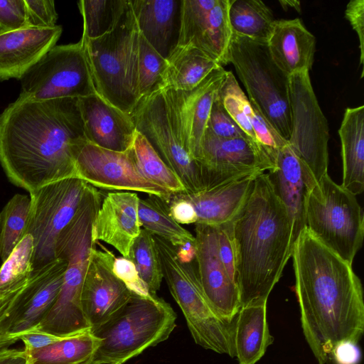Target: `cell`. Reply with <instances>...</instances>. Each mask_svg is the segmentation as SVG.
Returning a JSON list of instances; mask_svg holds the SVG:
<instances>
[{
	"label": "cell",
	"instance_id": "cell-31",
	"mask_svg": "<svg viewBox=\"0 0 364 364\" xmlns=\"http://www.w3.org/2000/svg\"><path fill=\"white\" fill-rule=\"evenodd\" d=\"M138 215L143 229L175 247L187 242H195V236L173 219L168 203L156 196L139 198Z\"/></svg>",
	"mask_w": 364,
	"mask_h": 364
},
{
	"label": "cell",
	"instance_id": "cell-25",
	"mask_svg": "<svg viewBox=\"0 0 364 364\" xmlns=\"http://www.w3.org/2000/svg\"><path fill=\"white\" fill-rule=\"evenodd\" d=\"M140 34L166 60L177 47L182 0H130Z\"/></svg>",
	"mask_w": 364,
	"mask_h": 364
},
{
	"label": "cell",
	"instance_id": "cell-16",
	"mask_svg": "<svg viewBox=\"0 0 364 364\" xmlns=\"http://www.w3.org/2000/svg\"><path fill=\"white\" fill-rule=\"evenodd\" d=\"M232 0H182L178 46H191L223 67L232 36L228 11Z\"/></svg>",
	"mask_w": 364,
	"mask_h": 364
},
{
	"label": "cell",
	"instance_id": "cell-26",
	"mask_svg": "<svg viewBox=\"0 0 364 364\" xmlns=\"http://www.w3.org/2000/svg\"><path fill=\"white\" fill-rule=\"evenodd\" d=\"M267 46L274 62L287 76L312 68L316 38L299 18L275 20Z\"/></svg>",
	"mask_w": 364,
	"mask_h": 364
},
{
	"label": "cell",
	"instance_id": "cell-28",
	"mask_svg": "<svg viewBox=\"0 0 364 364\" xmlns=\"http://www.w3.org/2000/svg\"><path fill=\"white\" fill-rule=\"evenodd\" d=\"M267 301L241 306L236 317L235 358L239 364H256L274 342L267 317Z\"/></svg>",
	"mask_w": 364,
	"mask_h": 364
},
{
	"label": "cell",
	"instance_id": "cell-1",
	"mask_svg": "<svg viewBox=\"0 0 364 364\" xmlns=\"http://www.w3.org/2000/svg\"><path fill=\"white\" fill-rule=\"evenodd\" d=\"M291 257L302 331L318 363L326 364L337 343H358L363 336L362 284L352 264L306 227L294 242Z\"/></svg>",
	"mask_w": 364,
	"mask_h": 364
},
{
	"label": "cell",
	"instance_id": "cell-37",
	"mask_svg": "<svg viewBox=\"0 0 364 364\" xmlns=\"http://www.w3.org/2000/svg\"><path fill=\"white\" fill-rule=\"evenodd\" d=\"M129 259L134 264L139 277L147 285L150 292L156 294L161 287L163 274L151 233L141 229L130 249Z\"/></svg>",
	"mask_w": 364,
	"mask_h": 364
},
{
	"label": "cell",
	"instance_id": "cell-45",
	"mask_svg": "<svg viewBox=\"0 0 364 364\" xmlns=\"http://www.w3.org/2000/svg\"><path fill=\"white\" fill-rule=\"evenodd\" d=\"M28 27L50 28L57 26L58 14L53 0H25Z\"/></svg>",
	"mask_w": 364,
	"mask_h": 364
},
{
	"label": "cell",
	"instance_id": "cell-44",
	"mask_svg": "<svg viewBox=\"0 0 364 364\" xmlns=\"http://www.w3.org/2000/svg\"><path fill=\"white\" fill-rule=\"evenodd\" d=\"M112 271L131 292L146 297L156 295L150 292L147 285L139 277L134 264L130 259L122 256L115 257Z\"/></svg>",
	"mask_w": 364,
	"mask_h": 364
},
{
	"label": "cell",
	"instance_id": "cell-49",
	"mask_svg": "<svg viewBox=\"0 0 364 364\" xmlns=\"http://www.w3.org/2000/svg\"><path fill=\"white\" fill-rule=\"evenodd\" d=\"M350 341H343L337 343L331 353V360L336 364H358L360 360V350Z\"/></svg>",
	"mask_w": 364,
	"mask_h": 364
},
{
	"label": "cell",
	"instance_id": "cell-7",
	"mask_svg": "<svg viewBox=\"0 0 364 364\" xmlns=\"http://www.w3.org/2000/svg\"><path fill=\"white\" fill-rule=\"evenodd\" d=\"M154 239L163 279L180 307L195 343L206 350L235 358L236 318L228 321L215 313L203 291L196 259L181 262L174 246L156 235Z\"/></svg>",
	"mask_w": 364,
	"mask_h": 364
},
{
	"label": "cell",
	"instance_id": "cell-42",
	"mask_svg": "<svg viewBox=\"0 0 364 364\" xmlns=\"http://www.w3.org/2000/svg\"><path fill=\"white\" fill-rule=\"evenodd\" d=\"M205 131L220 139L248 138L227 112L218 94L212 105Z\"/></svg>",
	"mask_w": 364,
	"mask_h": 364
},
{
	"label": "cell",
	"instance_id": "cell-32",
	"mask_svg": "<svg viewBox=\"0 0 364 364\" xmlns=\"http://www.w3.org/2000/svg\"><path fill=\"white\" fill-rule=\"evenodd\" d=\"M100 343L89 331L26 353L31 364H91Z\"/></svg>",
	"mask_w": 364,
	"mask_h": 364
},
{
	"label": "cell",
	"instance_id": "cell-3",
	"mask_svg": "<svg viewBox=\"0 0 364 364\" xmlns=\"http://www.w3.org/2000/svg\"><path fill=\"white\" fill-rule=\"evenodd\" d=\"M230 228L240 306L267 301L291 257L296 240L291 220L268 173L255 178Z\"/></svg>",
	"mask_w": 364,
	"mask_h": 364
},
{
	"label": "cell",
	"instance_id": "cell-46",
	"mask_svg": "<svg viewBox=\"0 0 364 364\" xmlns=\"http://www.w3.org/2000/svg\"><path fill=\"white\" fill-rule=\"evenodd\" d=\"M216 228L220 258L230 277L236 282V257L230 223Z\"/></svg>",
	"mask_w": 364,
	"mask_h": 364
},
{
	"label": "cell",
	"instance_id": "cell-29",
	"mask_svg": "<svg viewBox=\"0 0 364 364\" xmlns=\"http://www.w3.org/2000/svg\"><path fill=\"white\" fill-rule=\"evenodd\" d=\"M343 188L355 196L364 189V106L348 107L338 129Z\"/></svg>",
	"mask_w": 364,
	"mask_h": 364
},
{
	"label": "cell",
	"instance_id": "cell-41",
	"mask_svg": "<svg viewBox=\"0 0 364 364\" xmlns=\"http://www.w3.org/2000/svg\"><path fill=\"white\" fill-rule=\"evenodd\" d=\"M248 117L259 144L275 165L278 151L288 141L274 130L251 102L248 109Z\"/></svg>",
	"mask_w": 364,
	"mask_h": 364
},
{
	"label": "cell",
	"instance_id": "cell-14",
	"mask_svg": "<svg viewBox=\"0 0 364 364\" xmlns=\"http://www.w3.org/2000/svg\"><path fill=\"white\" fill-rule=\"evenodd\" d=\"M73 155L77 178L95 188L141 192L167 203L173 195L141 175L130 149L124 152L111 151L85 139L75 145Z\"/></svg>",
	"mask_w": 364,
	"mask_h": 364
},
{
	"label": "cell",
	"instance_id": "cell-43",
	"mask_svg": "<svg viewBox=\"0 0 364 364\" xmlns=\"http://www.w3.org/2000/svg\"><path fill=\"white\" fill-rule=\"evenodd\" d=\"M28 28L25 0H0V32Z\"/></svg>",
	"mask_w": 364,
	"mask_h": 364
},
{
	"label": "cell",
	"instance_id": "cell-47",
	"mask_svg": "<svg viewBox=\"0 0 364 364\" xmlns=\"http://www.w3.org/2000/svg\"><path fill=\"white\" fill-rule=\"evenodd\" d=\"M345 17L359 40L360 65L364 62V0H351L346 5Z\"/></svg>",
	"mask_w": 364,
	"mask_h": 364
},
{
	"label": "cell",
	"instance_id": "cell-52",
	"mask_svg": "<svg viewBox=\"0 0 364 364\" xmlns=\"http://www.w3.org/2000/svg\"><path fill=\"white\" fill-rule=\"evenodd\" d=\"M283 9H287V7H291L296 9L298 12L301 11V4L299 1H279Z\"/></svg>",
	"mask_w": 364,
	"mask_h": 364
},
{
	"label": "cell",
	"instance_id": "cell-6",
	"mask_svg": "<svg viewBox=\"0 0 364 364\" xmlns=\"http://www.w3.org/2000/svg\"><path fill=\"white\" fill-rule=\"evenodd\" d=\"M176 314L156 295L132 293L128 302L107 323L92 332L100 340L91 364H123L168 338Z\"/></svg>",
	"mask_w": 364,
	"mask_h": 364
},
{
	"label": "cell",
	"instance_id": "cell-20",
	"mask_svg": "<svg viewBox=\"0 0 364 364\" xmlns=\"http://www.w3.org/2000/svg\"><path fill=\"white\" fill-rule=\"evenodd\" d=\"M139 196L130 191H112L102 199L92 225L93 242L102 241L129 259L130 249L141 232Z\"/></svg>",
	"mask_w": 364,
	"mask_h": 364
},
{
	"label": "cell",
	"instance_id": "cell-19",
	"mask_svg": "<svg viewBox=\"0 0 364 364\" xmlns=\"http://www.w3.org/2000/svg\"><path fill=\"white\" fill-rule=\"evenodd\" d=\"M66 268L67 261L56 258L32 272L27 284L17 298L9 323V333L18 338L20 333L42 320L57 299Z\"/></svg>",
	"mask_w": 364,
	"mask_h": 364
},
{
	"label": "cell",
	"instance_id": "cell-51",
	"mask_svg": "<svg viewBox=\"0 0 364 364\" xmlns=\"http://www.w3.org/2000/svg\"><path fill=\"white\" fill-rule=\"evenodd\" d=\"M28 355L24 349L11 347L0 348V364H9L11 362Z\"/></svg>",
	"mask_w": 364,
	"mask_h": 364
},
{
	"label": "cell",
	"instance_id": "cell-48",
	"mask_svg": "<svg viewBox=\"0 0 364 364\" xmlns=\"http://www.w3.org/2000/svg\"><path fill=\"white\" fill-rule=\"evenodd\" d=\"M168 204L170 214L176 223L180 225L196 223L197 214L190 202L173 194Z\"/></svg>",
	"mask_w": 364,
	"mask_h": 364
},
{
	"label": "cell",
	"instance_id": "cell-22",
	"mask_svg": "<svg viewBox=\"0 0 364 364\" xmlns=\"http://www.w3.org/2000/svg\"><path fill=\"white\" fill-rule=\"evenodd\" d=\"M226 72L220 66L190 91L170 88L183 141L196 161L200 151L213 103Z\"/></svg>",
	"mask_w": 364,
	"mask_h": 364
},
{
	"label": "cell",
	"instance_id": "cell-35",
	"mask_svg": "<svg viewBox=\"0 0 364 364\" xmlns=\"http://www.w3.org/2000/svg\"><path fill=\"white\" fill-rule=\"evenodd\" d=\"M31 197L16 194L0 213V259L4 262L26 235Z\"/></svg>",
	"mask_w": 364,
	"mask_h": 364
},
{
	"label": "cell",
	"instance_id": "cell-33",
	"mask_svg": "<svg viewBox=\"0 0 364 364\" xmlns=\"http://www.w3.org/2000/svg\"><path fill=\"white\" fill-rule=\"evenodd\" d=\"M228 16L233 34L263 42H267L276 20L260 0H232Z\"/></svg>",
	"mask_w": 364,
	"mask_h": 364
},
{
	"label": "cell",
	"instance_id": "cell-40",
	"mask_svg": "<svg viewBox=\"0 0 364 364\" xmlns=\"http://www.w3.org/2000/svg\"><path fill=\"white\" fill-rule=\"evenodd\" d=\"M218 97L227 112L247 137L259 144L248 117L250 102L231 71L226 72Z\"/></svg>",
	"mask_w": 364,
	"mask_h": 364
},
{
	"label": "cell",
	"instance_id": "cell-27",
	"mask_svg": "<svg viewBox=\"0 0 364 364\" xmlns=\"http://www.w3.org/2000/svg\"><path fill=\"white\" fill-rule=\"evenodd\" d=\"M268 174L291 220L296 239L305 227L304 205L306 186L302 164L288 143L278 151L275 168Z\"/></svg>",
	"mask_w": 364,
	"mask_h": 364
},
{
	"label": "cell",
	"instance_id": "cell-34",
	"mask_svg": "<svg viewBox=\"0 0 364 364\" xmlns=\"http://www.w3.org/2000/svg\"><path fill=\"white\" fill-rule=\"evenodd\" d=\"M130 151L139 171L148 181L171 194L187 192L178 177L137 131Z\"/></svg>",
	"mask_w": 364,
	"mask_h": 364
},
{
	"label": "cell",
	"instance_id": "cell-11",
	"mask_svg": "<svg viewBox=\"0 0 364 364\" xmlns=\"http://www.w3.org/2000/svg\"><path fill=\"white\" fill-rule=\"evenodd\" d=\"M308 70L289 76L291 134L288 144L303 166L306 191L328 174L329 128Z\"/></svg>",
	"mask_w": 364,
	"mask_h": 364
},
{
	"label": "cell",
	"instance_id": "cell-12",
	"mask_svg": "<svg viewBox=\"0 0 364 364\" xmlns=\"http://www.w3.org/2000/svg\"><path fill=\"white\" fill-rule=\"evenodd\" d=\"M87 185L80 178H65L30 193L31 207L26 235L33 240V271L56 259L57 240L75 216Z\"/></svg>",
	"mask_w": 364,
	"mask_h": 364
},
{
	"label": "cell",
	"instance_id": "cell-18",
	"mask_svg": "<svg viewBox=\"0 0 364 364\" xmlns=\"http://www.w3.org/2000/svg\"><path fill=\"white\" fill-rule=\"evenodd\" d=\"M195 232L196 262L204 295L220 318L232 321L241 306L240 294L220 258L217 228L196 223Z\"/></svg>",
	"mask_w": 364,
	"mask_h": 364
},
{
	"label": "cell",
	"instance_id": "cell-30",
	"mask_svg": "<svg viewBox=\"0 0 364 364\" xmlns=\"http://www.w3.org/2000/svg\"><path fill=\"white\" fill-rule=\"evenodd\" d=\"M164 87L190 91L221 65L191 46H177L167 59Z\"/></svg>",
	"mask_w": 364,
	"mask_h": 364
},
{
	"label": "cell",
	"instance_id": "cell-9",
	"mask_svg": "<svg viewBox=\"0 0 364 364\" xmlns=\"http://www.w3.org/2000/svg\"><path fill=\"white\" fill-rule=\"evenodd\" d=\"M304 213L305 227L352 264L364 237L363 212L355 196L326 174L306 191Z\"/></svg>",
	"mask_w": 364,
	"mask_h": 364
},
{
	"label": "cell",
	"instance_id": "cell-53",
	"mask_svg": "<svg viewBox=\"0 0 364 364\" xmlns=\"http://www.w3.org/2000/svg\"><path fill=\"white\" fill-rule=\"evenodd\" d=\"M9 364H31L28 355L26 357L16 359Z\"/></svg>",
	"mask_w": 364,
	"mask_h": 364
},
{
	"label": "cell",
	"instance_id": "cell-23",
	"mask_svg": "<svg viewBox=\"0 0 364 364\" xmlns=\"http://www.w3.org/2000/svg\"><path fill=\"white\" fill-rule=\"evenodd\" d=\"M63 28H25L0 32V81L21 80L24 74L56 45Z\"/></svg>",
	"mask_w": 364,
	"mask_h": 364
},
{
	"label": "cell",
	"instance_id": "cell-13",
	"mask_svg": "<svg viewBox=\"0 0 364 364\" xmlns=\"http://www.w3.org/2000/svg\"><path fill=\"white\" fill-rule=\"evenodd\" d=\"M30 100L80 98L96 93L83 43L54 46L20 80Z\"/></svg>",
	"mask_w": 364,
	"mask_h": 364
},
{
	"label": "cell",
	"instance_id": "cell-54",
	"mask_svg": "<svg viewBox=\"0 0 364 364\" xmlns=\"http://www.w3.org/2000/svg\"><path fill=\"white\" fill-rule=\"evenodd\" d=\"M0 227H1V218H0Z\"/></svg>",
	"mask_w": 364,
	"mask_h": 364
},
{
	"label": "cell",
	"instance_id": "cell-17",
	"mask_svg": "<svg viewBox=\"0 0 364 364\" xmlns=\"http://www.w3.org/2000/svg\"><path fill=\"white\" fill-rule=\"evenodd\" d=\"M114 257L112 251L95 242L81 293L83 313L91 332L107 323L132 294L112 271Z\"/></svg>",
	"mask_w": 364,
	"mask_h": 364
},
{
	"label": "cell",
	"instance_id": "cell-2",
	"mask_svg": "<svg viewBox=\"0 0 364 364\" xmlns=\"http://www.w3.org/2000/svg\"><path fill=\"white\" fill-rule=\"evenodd\" d=\"M85 139L78 98L19 96L0 114V164L13 184L31 193L77 178L73 150Z\"/></svg>",
	"mask_w": 364,
	"mask_h": 364
},
{
	"label": "cell",
	"instance_id": "cell-10",
	"mask_svg": "<svg viewBox=\"0 0 364 364\" xmlns=\"http://www.w3.org/2000/svg\"><path fill=\"white\" fill-rule=\"evenodd\" d=\"M130 117L136 130L178 177L186 193L206 188L200 166L183 141L170 88L164 87L141 98Z\"/></svg>",
	"mask_w": 364,
	"mask_h": 364
},
{
	"label": "cell",
	"instance_id": "cell-50",
	"mask_svg": "<svg viewBox=\"0 0 364 364\" xmlns=\"http://www.w3.org/2000/svg\"><path fill=\"white\" fill-rule=\"evenodd\" d=\"M176 250L177 257L181 262L190 263L196 259V250L195 242H187L176 247Z\"/></svg>",
	"mask_w": 364,
	"mask_h": 364
},
{
	"label": "cell",
	"instance_id": "cell-4",
	"mask_svg": "<svg viewBox=\"0 0 364 364\" xmlns=\"http://www.w3.org/2000/svg\"><path fill=\"white\" fill-rule=\"evenodd\" d=\"M102 199L101 192L87 183L75 216L59 235L55 257L65 259L67 268L55 302L38 323L45 332L66 336L90 331L82 307L81 293L95 245L92 225Z\"/></svg>",
	"mask_w": 364,
	"mask_h": 364
},
{
	"label": "cell",
	"instance_id": "cell-39",
	"mask_svg": "<svg viewBox=\"0 0 364 364\" xmlns=\"http://www.w3.org/2000/svg\"><path fill=\"white\" fill-rule=\"evenodd\" d=\"M167 65V60L164 59L139 33L138 85L140 98L164 87V75Z\"/></svg>",
	"mask_w": 364,
	"mask_h": 364
},
{
	"label": "cell",
	"instance_id": "cell-24",
	"mask_svg": "<svg viewBox=\"0 0 364 364\" xmlns=\"http://www.w3.org/2000/svg\"><path fill=\"white\" fill-rule=\"evenodd\" d=\"M258 175L239 177L194 193L176 195L193 205L198 218L196 223L218 227L232 222L237 215Z\"/></svg>",
	"mask_w": 364,
	"mask_h": 364
},
{
	"label": "cell",
	"instance_id": "cell-38",
	"mask_svg": "<svg viewBox=\"0 0 364 364\" xmlns=\"http://www.w3.org/2000/svg\"><path fill=\"white\" fill-rule=\"evenodd\" d=\"M33 240L26 235L0 267V291L26 287L33 272Z\"/></svg>",
	"mask_w": 364,
	"mask_h": 364
},
{
	"label": "cell",
	"instance_id": "cell-21",
	"mask_svg": "<svg viewBox=\"0 0 364 364\" xmlns=\"http://www.w3.org/2000/svg\"><path fill=\"white\" fill-rule=\"evenodd\" d=\"M78 106L87 141L119 152L131 149L136 130L130 115L97 93L78 98Z\"/></svg>",
	"mask_w": 364,
	"mask_h": 364
},
{
	"label": "cell",
	"instance_id": "cell-8",
	"mask_svg": "<svg viewBox=\"0 0 364 364\" xmlns=\"http://www.w3.org/2000/svg\"><path fill=\"white\" fill-rule=\"evenodd\" d=\"M228 63L234 66L250 102L288 141L291 134L289 76L274 62L267 42L232 33Z\"/></svg>",
	"mask_w": 364,
	"mask_h": 364
},
{
	"label": "cell",
	"instance_id": "cell-15",
	"mask_svg": "<svg viewBox=\"0 0 364 364\" xmlns=\"http://www.w3.org/2000/svg\"><path fill=\"white\" fill-rule=\"evenodd\" d=\"M196 161L203 171L205 188L275 168L266 151L250 139H220L207 131Z\"/></svg>",
	"mask_w": 364,
	"mask_h": 364
},
{
	"label": "cell",
	"instance_id": "cell-36",
	"mask_svg": "<svg viewBox=\"0 0 364 364\" xmlns=\"http://www.w3.org/2000/svg\"><path fill=\"white\" fill-rule=\"evenodd\" d=\"M128 0H81L77 2L83 19L82 39H95L108 33L117 23Z\"/></svg>",
	"mask_w": 364,
	"mask_h": 364
},
{
	"label": "cell",
	"instance_id": "cell-5",
	"mask_svg": "<svg viewBox=\"0 0 364 364\" xmlns=\"http://www.w3.org/2000/svg\"><path fill=\"white\" fill-rule=\"evenodd\" d=\"M139 31L130 0L112 31L82 39L95 92L130 115L140 96L138 85Z\"/></svg>",
	"mask_w": 364,
	"mask_h": 364
}]
</instances>
